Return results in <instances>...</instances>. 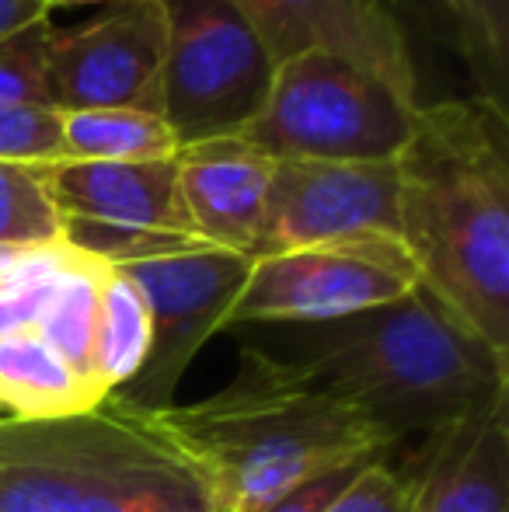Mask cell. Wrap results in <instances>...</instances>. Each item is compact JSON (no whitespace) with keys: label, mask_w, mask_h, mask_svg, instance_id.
Wrapping results in <instances>:
<instances>
[{"label":"cell","mask_w":509,"mask_h":512,"mask_svg":"<svg viewBox=\"0 0 509 512\" xmlns=\"http://www.w3.org/2000/svg\"><path fill=\"white\" fill-rule=\"evenodd\" d=\"M478 95L506 108L509 91V0H440Z\"/></svg>","instance_id":"ffe728a7"},{"label":"cell","mask_w":509,"mask_h":512,"mask_svg":"<svg viewBox=\"0 0 509 512\" xmlns=\"http://www.w3.org/2000/svg\"><path fill=\"white\" fill-rule=\"evenodd\" d=\"M147 415L210 474L227 512H258L314 474L391 453L290 359L255 345L241 349L238 373L210 398Z\"/></svg>","instance_id":"3957f363"},{"label":"cell","mask_w":509,"mask_h":512,"mask_svg":"<svg viewBox=\"0 0 509 512\" xmlns=\"http://www.w3.org/2000/svg\"><path fill=\"white\" fill-rule=\"evenodd\" d=\"M415 478L405 464L374 460L325 512H412Z\"/></svg>","instance_id":"d4e9b609"},{"label":"cell","mask_w":509,"mask_h":512,"mask_svg":"<svg viewBox=\"0 0 509 512\" xmlns=\"http://www.w3.org/2000/svg\"><path fill=\"white\" fill-rule=\"evenodd\" d=\"M81 512H227L210 474L119 394L91 411Z\"/></svg>","instance_id":"30bf717a"},{"label":"cell","mask_w":509,"mask_h":512,"mask_svg":"<svg viewBox=\"0 0 509 512\" xmlns=\"http://www.w3.org/2000/svg\"><path fill=\"white\" fill-rule=\"evenodd\" d=\"M168 18L161 0H116L77 28H53L46 53V105L56 112L133 108L161 115Z\"/></svg>","instance_id":"ba28073f"},{"label":"cell","mask_w":509,"mask_h":512,"mask_svg":"<svg viewBox=\"0 0 509 512\" xmlns=\"http://www.w3.org/2000/svg\"><path fill=\"white\" fill-rule=\"evenodd\" d=\"M91 425V411L0 425V512H81Z\"/></svg>","instance_id":"9a60e30c"},{"label":"cell","mask_w":509,"mask_h":512,"mask_svg":"<svg viewBox=\"0 0 509 512\" xmlns=\"http://www.w3.org/2000/svg\"><path fill=\"white\" fill-rule=\"evenodd\" d=\"M290 363L391 450L429 439L509 398V356L429 290L311 324Z\"/></svg>","instance_id":"7a4b0ae2"},{"label":"cell","mask_w":509,"mask_h":512,"mask_svg":"<svg viewBox=\"0 0 509 512\" xmlns=\"http://www.w3.org/2000/svg\"><path fill=\"white\" fill-rule=\"evenodd\" d=\"M374 460H381V457H360V460H349V464L332 467V471H325V474H314L311 481L297 485L293 492L279 495L276 502H269V506L258 512H325Z\"/></svg>","instance_id":"484cf974"},{"label":"cell","mask_w":509,"mask_h":512,"mask_svg":"<svg viewBox=\"0 0 509 512\" xmlns=\"http://www.w3.org/2000/svg\"><path fill=\"white\" fill-rule=\"evenodd\" d=\"M394 168L419 286L509 356V112L482 95L419 105Z\"/></svg>","instance_id":"6da1fadb"},{"label":"cell","mask_w":509,"mask_h":512,"mask_svg":"<svg viewBox=\"0 0 509 512\" xmlns=\"http://www.w3.org/2000/svg\"><path fill=\"white\" fill-rule=\"evenodd\" d=\"M49 7H77V4H105V0H46Z\"/></svg>","instance_id":"83f0119b"},{"label":"cell","mask_w":509,"mask_h":512,"mask_svg":"<svg viewBox=\"0 0 509 512\" xmlns=\"http://www.w3.org/2000/svg\"><path fill=\"white\" fill-rule=\"evenodd\" d=\"M415 108L342 56L300 53L272 70L269 95L238 136L272 161H394Z\"/></svg>","instance_id":"277c9868"},{"label":"cell","mask_w":509,"mask_h":512,"mask_svg":"<svg viewBox=\"0 0 509 512\" xmlns=\"http://www.w3.org/2000/svg\"><path fill=\"white\" fill-rule=\"evenodd\" d=\"M49 39H53V25L39 21L0 42V102L46 105Z\"/></svg>","instance_id":"cb8c5ba5"},{"label":"cell","mask_w":509,"mask_h":512,"mask_svg":"<svg viewBox=\"0 0 509 512\" xmlns=\"http://www.w3.org/2000/svg\"><path fill=\"white\" fill-rule=\"evenodd\" d=\"M18 251H25V248H0V265H4V262H11V258L18 255Z\"/></svg>","instance_id":"f1b7e54d"},{"label":"cell","mask_w":509,"mask_h":512,"mask_svg":"<svg viewBox=\"0 0 509 512\" xmlns=\"http://www.w3.org/2000/svg\"><path fill=\"white\" fill-rule=\"evenodd\" d=\"M60 241V213L49 203L39 168L0 161V248H46Z\"/></svg>","instance_id":"7402d4cb"},{"label":"cell","mask_w":509,"mask_h":512,"mask_svg":"<svg viewBox=\"0 0 509 512\" xmlns=\"http://www.w3.org/2000/svg\"><path fill=\"white\" fill-rule=\"evenodd\" d=\"M0 161H14V164L67 161L60 112L49 105H32V102H0Z\"/></svg>","instance_id":"603a6c76"},{"label":"cell","mask_w":509,"mask_h":512,"mask_svg":"<svg viewBox=\"0 0 509 512\" xmlns=\"http://www.w3.org/2000/svg\"><path fill=\"white\" fill-rule=\"evenodd\" d=\"M49 11L53 7L46 0H0V42L39 25V21H49Z\"/></svg>","instance_id":"4316f807"},{"label":"cell","mask_w":509,"mask_h":512,"mask_svg":"<svg viewBox=\"0 0 509 512\" xmlns=\"http://www.w3.org/2000/svg\"><path fill=\"white\" fill-rule=\"evenodd\" d=\"M255 258L227 248H192L178 255L123 265L150 314V349L136 380L119 398L140 411L175 405V391L196 352L227 328Z\"/></svg>","instance_id":"52a82bcc"},{"label":"cell","mask_w":509,"mask_h":512,"mask_svg":"<svg viewBox=\"0 0 509 512\" xmlns=\"http://www.w3.org/2000/svg\"><path fill=\"white\" fill-rule=\"evenodd\" d=\"M67 161H168L178 140L154 112L133 108H88L60 112Z\"/></svg>","instance_id":"ac0fdd59"},{"label":"cell","mask_w":509,"mask_h":512,"mask_svg":"<svg viewBox=\"0 0 509 512\" xmlns=\"http://www.w3.org/2000/svg\"><path fill=\"white\" fill-rule=\"evenodd\" d=\"M384 4H387V7H391V4H398V0H384Z\"/></svg>","instance_id":"4dcf8cb0"},{"label":"cell","mask_w":509,"mask_h":512,"mask_svg":"<svg viewBox=\"0 0 509 512\" xmlns=\"http://www.w3.org/2000/svg\"><path fill=\"white\" fill-rule=\"evenodd\" d=\"M105 269H109L105 262L77 251L70 269L63 272L56 290L49 293L39 321H35V331L88 380H91V342H95V321H98V300H102ZM91 384H95V380H91Z\"/></svg>","instance_id":"d6986e66"},{"label":"cell","mask_w":509,"mask_h":512,"mask_svg":"<svg viewBox=\"0 0 509 512\" xmlns=\"http://www.w3.org/2000/svg\"><path fill=\"white\" fill-rule=\"evenodd\" d=\"M49 203L63 220L105 227L192 234L178 189V164L168 161H53L35 164Z\"/></svg>","instance_id":"7c38bea8"},{"label":"cell","mask_w":509,"mask_h":512,"mask_svg":"<svg viewBox=\"0 0 509 512\" xmlns=\"http://www.w3.org/2000/svg\"><path fill=\"white\" fill-rule=\"evenodd\" d=\"M175 164L192 234L210 248L255 258L276 161L245 136H217L178 147Z\"/></svg>","instance_id":"4fadbf2b"},{"label":"cell","mask_w":509,"mask_h":512,"mask_svg":"<svg viewBox=\"0 0 509 512\" xmlns=\"http://www.w3.org/2000/svg\"><path fill=\"white\" fill-rule=\"evenodd\" d=\"M150 349V314L140 290L119 269H105L102 300H98L95 342H91V380L112 398L140 373Z\"/></svg>","instance_id":"e0dca14e"},{"label":"cell","mask_w":509,"mask_h":512,"mask_svg":"<svg viewBox=\"0 0 509 512\" xmlns=\"http://www.w3.org/2000/svg\"><path fill=\"white\" fill-rule=\"evenodd\" d=\"M161 4L168 18L161 119L178 147L238 136L269 95L276 63L231 0Z\"/></svg>","instance_id":"5b68a950"},{"label":"cell","mask_w":509,"mask_h":512,"mask_svg":"<svg viewBox=\"0 0 509 512\" xmlns=\"http://www.w3.org/2000/svg\"><path fill=\"white\" fill-rule=\"evenodd\" d=\"M419 286L412 258L398 237L363 234L255 258L231 324H328L391 304Z\"/></svg>","instance_id":"8992f818"},{"label":"cell","mask_w":509,"mask_h":512,"mask_svg":"<svg viewBox=\"0 0 509 512\" xmlns=\"http://www.w3.org/2000/svg\"><path fill=\"white\" fill-rule=\"evenodd\" d=\"M0 401L21 422H56L88 415L102 394L35 328L0 338Z\"/></svg>","instance_id":"2e32d148"},{"label":"cell","mask_w":509,"mask_h":512,"mask_svg":"<svg viewBox=\"0 0 509 512\" xmlns=\"http://www.w3.org/2000/svg\"><path fill=\"white\" fill-rule=\"evenodd\" d=\"M506 405L422 439L401 460L415 478L412 512H509Z\"/></svg>","instance_id":"5bb4252c"},{"label":"cell","mask_w":509,"mask_h":512,"mask_svg":"<svg viewBox=\"0 0 509 512\" xmlns=\"http://www.w3.org/2000/svg\"><path fill=\"white\" fill-rule=\"evenodd\" d=\"M4 422H14V415H11V411H7L4 401H0V425H4Z\"/></svg>","instance_id":"f546056e"},{"label":"cell","mask_w":509,"mask_h":512,"mask_svg":"<svg viewBox=\"0 0 509 512\" xmlns=\"http://www.w3.org/2000/svg\"><path fill=\"white\" fill-rule=\"evenodd\" d=\"M77 251L70 244L25 248L0 265V338L21 328H35L49 293L70 269Z\"/></svg>","instance_id":"44dd1931"},{"label":"cell","mask_w":509,"mask_h":512,"mask_svg":"<svg viewBox=\"0 0 509 512\" xmlns=\"http://www.w3.org/2000/svg\"><path fill=\"white\" fill-rule=\"evenodd\" d=\"M252 25L269 60L332 53L391 84L408 105L419 102L408 39L384 0H231Z\"/></svg>","instance_id":"8fae6325"},{"label":"cell","mask_w":509,"mask_h":512,"mask_svg":"<svg viewBox=\"0 0 509 512\" xmlns=\"http://www.w3.org/2000/svg\"><path fill=\"white\" fill-rule=\"evenodd\" d=\"M363 234L398 237V168L394 161L272 164L255 258Z\"/></svg>","instance_id":"9c48e42d"}]
</instances>
